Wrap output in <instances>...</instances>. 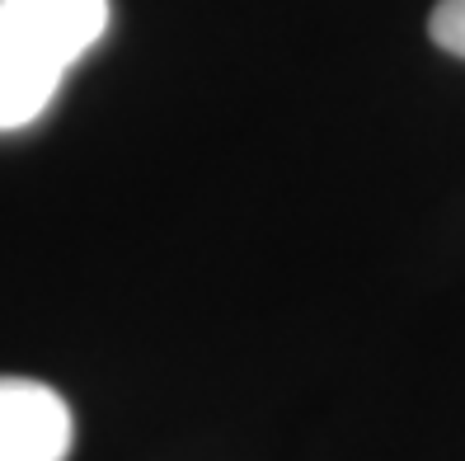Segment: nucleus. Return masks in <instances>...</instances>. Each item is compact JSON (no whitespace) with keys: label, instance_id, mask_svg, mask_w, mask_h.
<instances>
[{"label":"nucleus","instance_id":"obj_1","mask_svg":"<svg viewBox=\"0 0 465 461\" xmlns=\"http://www.w3.org/2000/svg\"><path fill=\"white\" fill-rule=\"evenodd\" d=\"M104 34L108 0H0V132L43 118Z\"/></svg>","mask_w":465,"mask_h":461},{"label":"nucleus","instance_id":"obj_2","mask_svg":"<svg viewBox=\"0 0 465 461\" xmlns=\"http://www.w3.org/2000/svg\"><path fill=\"white\" fill-rule=\"evenodd\" d=\"M75 419L62 391L34 376H0V461H66Z\"/></svg>","mask_w":465,"mask_h":461},{"label":"nucleus","instance_id":"obj_3","mask_svg":"<svg viewBox=\"0 0 465 461\" xmlns=\"http://www.w3.org/2000/svg\"><path fill=\"white\" fill-rule=\"evenodd\" d=\"M428 38L451 57H465V0H437L428 15Z\"/></svg>","mask_w":465,"mask_h":461}]
</instances>
